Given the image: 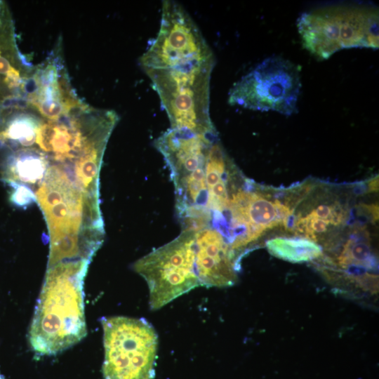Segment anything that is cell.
Listing matches in <instances>:
<instances>
[{"label":"cell","mask_w":379,"mask_h":379,"mask_svg":"<svg viewBox=\"0 0 379 379\" xmlns=\"http://www.w3.org/2000/svg\"><path fill=\"white\" fill-rule=\"evenodd\" d=\"M34 193L48 230V266L91 261L105 236L99 198L83 192L63 167L54 163L49 165Z\"/></svg>","instance_id":"1"},{"label":"cell","mask_w":379,"mask_h":379,"mask_svg":"<svg viewBox=\"0 0 379 379\" xmlns=\"http://www.w3.org/2000/svg\"><path fill=\"white\" fill-rule=\"evenodd\" d=\"M89 263L67 261L47 267L28 332L36 354L60 353L86 335L84 284Z\"/></svg>","instance_id":"2"},{"label":"cell","mask_w":379,"mask_h":379,"mask_svg":"<svg viewBox=\"0 0 379 379\" xmlns=\"http://www.w3.org/2000/svg\"><path fill=\"white\" fill-rule=\"evenodd\" d=\"M379 13L367 5H335L303 13L297 27L303 47L319 60L345 48H378Z\"/></svg>","instance_id":"3"},{"label":"cell","mask_w":379,"mask_h":379,"mask_svg":"<svg viewBox=\"0 0 379 379\" xmlns=\"http://www.w3.org/2000/svg\"><path fill=\"white\" fill-rule=\"evenodd\" d=\"M215 60L163 69H146L171 127L217 134L209 114L210 80Z\"/></svg>","instance_id":"4"},{"label":"cell","mask_w":379,"mask_h":379,"mask_svg":"<svg viewBox=\"0 0 379 379\" xmlns=\"http://www.w3.org/2000/svg\"><path fill=\"white\" fill-rule=\"evenodd\" d=\"M104 379H154L158 335L146 319L102 317Z\"/></svg>","instance_id":"5"},{"label":"cell","mask_w":379,"mask_h":379,"mask_svg":"<svg viewBox=\"0 0 379 379\" xmlns=\"http://www.w3.org/2000/svg\"><path fill=\"white\" fill-rule=\"evenodd\" d=\"M133 270L147 284L152 310L199 286L193 232L182 231L171 241L138 259Z\"/></svg>","instance_id":"6"},{"label":"cell","mask_w":379,"mask_h":379,"mask_svg":"<svg viewBox=\"0 0 379 379\" xmlns=\"http://www.w3.org/2000/svg\"><path fill=\"white\" fill-rule=\"evenodd\" d=\"M300 69L291 61L269 57L242 77L230 89L231 105L290 116L297 112L300 93Z\"/></svg>","instance_id":"7"},{"label":"cell","mask_w":379,"mask_h":379,"mask_svg":"<svg viewBox=\"0 0 379 379\" xmlns=\"http://www.w3.org/2000/svg\"><path fill=\"white\" fill-rule=\"evenodd\" d=\"M201 31L178 2L162 1L159 32L140 58L143 70L163 69L213 61Z\"/></svg>","instance_id":"8"},{"label":"cell","mask_w":379,"mask_h":379,"mask_svg":"<svg viewBox=\"0 0 379 379\" xmlns=\"http://www.w3.org/2000/svg\"><path fill=\"white\" fill-rule=\"evenodd\" d=\"M193 233L195 266L200 286L221 288L234 285L240 261L223 237L210 228Z\"/></svg>","instance_id":"9"},{"label":"cell","mask_w":379,"mask_h":379,"mask_svg":"<svg viewBox=\"0 0 379 379\" xmlns=\"http://www.w3.org/2000/svg\"><path fill=\"white\" fill-rule=\"evenodd\" d=\"M34 70L18 49L11 13L0 0V108L25 94Z\"/></svg>","instance_id":"10"},{"label":"cell","mask_w":379,"mask_h":379,"mask_svg":"<svg viewBox=\"0 0 379 379\" xmlns=\"http://www.w3.org/2000/svg\"><path fill=\"white\" fill-rule=\"evenodd\" d=\"M265 245L272 255L293 263L312 261L323 255L322 248L306 238L275 237Z\"/></svg>","instance_id":"11"},{"label":"cell","mask_w":379,"mask_h":379,"mask_svg":"<svg viewBox=\"0 0 379 379\" xmlns=\"http://www.w3.org/2000/svg\"><path fill=\"white\" fill-rule=\"evenodd\" d=\"M9 200L13 205L22 208H26L36 202L34 192L23 185H11Z\"/></svg>","instance_id":"12"},{"label":"cell","mask_w":379,"mask_h":379,"mask_svg":"<svg viewBox=\"0 0 379 379\" xmlns=\"http://www.w3.org/2000/svg\"><path fill=\"white\" fill-rule=\"evenodd\" d=\"M360 207L361 208V211L364 212L366 215H367L372 222H376L378 220V214H379V207L378 204H361L360 205Z\"/></svg>","instance_id":"13"},{"label":"cell","mask_w":379,"mask_h":379,"mask_svg":"<svg viewBox=\"0 0 379 379\" xmlns=\"http://www.w3.org/2000/svg\"><path fill=\"white\" fill-rule=\"evenodd\" d=\"M366 193L378 192V177H375L374 178L371 179L366 183Z\"/></svg>","instance_id":"14"}]
</instances>
